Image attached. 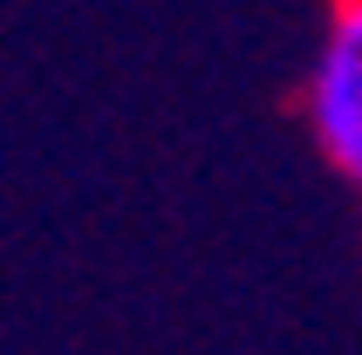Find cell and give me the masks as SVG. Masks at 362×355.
I'll return each mask as SVG.
<instances>
[{
    "mask_svg": "<svg viewBox=\"0 0 362 355\" xmlns=\"http://www.w3.org/2000/svg\"><path fill=\"white\" fill-rule=\"evenodd\" d=\"M308 137L342 178L362 185V0L328 7L322 55L308 69Z\"/></svg>",
    "mask_w": 362,
    "mask_h": 355,
    "instance_id": "obj_1",
    "label": "cell"
}]
</instances>
